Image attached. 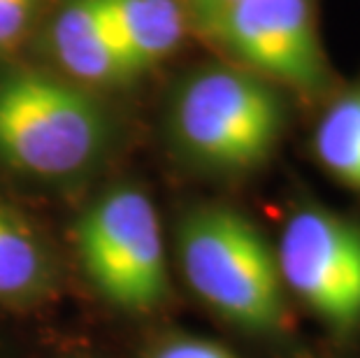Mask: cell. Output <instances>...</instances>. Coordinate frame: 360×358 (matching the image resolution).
<instances>
[{
    "mask_svg": "<svg viewBox=\"0 0 360 358\" xmlns=\"http://www.w3.org/2000/svg\"><path fill=\"white\" fill-rule=\"evenodd\" d=\"M121 49L135 75L170 58L186 35L181 0H103Z\"/></svg>",
    "mask_w": 360,
    "mask_h": 358,
    "instance_id": "8",
    "label": "cell"
},
{
    "mask_svg": "<svg viewBox=\"0 0 360 358\" xmlns=\"http://www.w3.org/2000/svg\"><path fill=\"white\" fill-rule=\"evenodd\" d=\"M200 33L270 84L314 94L328 82L314 0H237Z\"/></svg>",
    "mask_w": 360,
    "mask_h": 358,
    "instance_id": "6",
    "label": "cell"
},
{
    "mask_svg": "<svg viewBox=\"0 0 360 358\" xmlns=\"http://www.w3.org/2000/svg\"><path fill=\"white\" fill-rule=\"evenodd\" d=\"M311 144L323 170L349 191L360 193V84L328 105Z\"/></svg>",
    "mask_w": 360,
    "mask_h": 358,
    "instance_id": "10",
    "label": "cell"
},
{
    "mask_svg": "<svg viewBox=\"0 0 360 358\" xmlns=\"http://www.w3.org/2000/svg\"><path fill=\"white\" fill-rule=\"evenodd\" d=\"M82 270L103 298L124 312H154L170 295L163 228L154 200L135 186H114L75 226Z\"/></svg>",
    "mask_w": 360,
    "mask_h": 358,
    "instance_id": "4",
    "label": "cell"
},
{
    "mask_svg": "<svg viewBox=\"0 0 360 358\" xmlns=\"http://www.w3.org/2000/svg\"><path fill=\"white\" fill-rule=\"evenodd\" d=\"M281 281L333 331L360 326V224L326 207H300L277 245Z\"/></svg>",
    "mask_w": 360,
    "mask_h": 358,
    "instance_id": "5",
    "label": "cell"
},
{
    "mask_svg": "<svg viewBox=\"0 0 360 358\" xmlns=\"http://www.w3.org/2000/svg\"><path fill=\"white\" fill-rule=\"evenodd\" d=\"M110 142L105 108L79 84L37 70L0 72V163L40 179L75 177Z\"/></svg>",
    "mask_w": 360,
    "mask_h": 358,
    "instance_id": "3",
    "label": "cell"
},
{
    "mask_svg": "<svg viewBox=\"0 0 360 358\" xmlns=\"http://www.w3.org/2000/svg\"><path fill=\"white\" fill-rule=\"evenodd\" d=\"M42 0H0V51L14 47L33 21Z\"/></svg>",
    "mask_w": 360,
    "mask_h": 358,
    "instance_id": "11",
    "label": "cell"
},
{
    "mask_svg": "<svg viewBox=\"0 0 360 358\" xmlns=\"http://www.w3.org/2000/svg\"><path fill=\"white\" fill-rule=\"evenodd\" d=\"M177 256L191 291L224 321L256 335L288 326L277 251L242 212L224 205L191 210L177 226Z\"/></svg>",
    "mask_w": 360,
    "mask_h": 358,
    "instance_id": "1",
    "label": "cell"
},
{
    "mask_svg": "<svg viewBox=\"0 0 360 358\" xmlns=\"http://www.w3.org/2000/svg\"><path fill=\"white\" fill-rule=\"evenodd\" d=\"M51 47L79 87H117L137 77L103 0H68L53 19Z\"/></svg>",
    "mask_w": 360,
    "mask_h": 358,
    "instance_id": "7",
    "label": "cell"
},
{
    "mask_svg": "<svg viewBox=\"0 0 360 358\" xmlns=\"http://www.w3.org/2000/svg\"><path fill=\"white\" fill-rule=\"evenodd\" d=\"M286 128V105L274 84L235 65L191 75L174 94L170 131L198 165L226 174L270 161Z\"/></svg>",
    "mask_w": 360,
    "mask_h": 358,
    "instance_id": "2",
    "label": "cell"
},
{
    "mask_svg": "<svg viewBox=\"0 0 360 358\" xmlns=\"http://www.w3.org/2000/svg\"><path fill=\"white\" fill-rule=\"evenodd\" d=\"M181 3L188 14V21H193V26L200 30L205 24H210L217 14L228 10L237 0H181Z\"/></svg>",
    "mask_w": 360,
    "mask_h": 358,
    "instance_id": "13",
    "label": "cell"
},
{
    "mask_svg": "<svg viewBox=\"0 0 360 358\" xmlns=\"http://www.w3.org/2000/svg\"><path fill=\"white\" fill-rule=\"evenodd\" d=\"M53 281L47 249L17 212L0 203V300H35Z\"/></svg>",
    "mask_w": 360,
    "mask_h": 358,
    "instance_id": "9",
    "label": "cell"
},
{
    "mask_svg": "<svg viewBox=\"0 0 360 358\" xmlns=\"http://www.w3.org/2000/svg\"><path fill=\"white\" fill-rule=\"evenodd\" d=\"M147 358H235V356L226 347H221L212 340L177 335V338L158 342Z\"/></svg>",
    "mask_w": 360,
    "mask_h": 358,
    "instance_id": "12",
    "label": "cell"
}]
</instances>
